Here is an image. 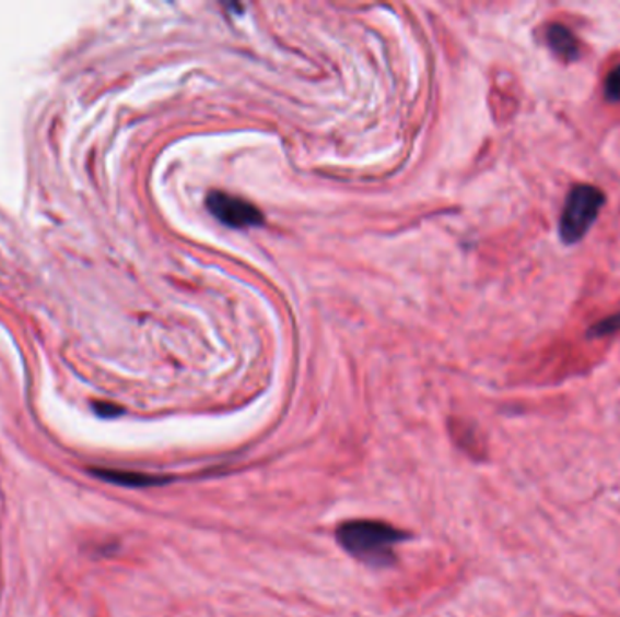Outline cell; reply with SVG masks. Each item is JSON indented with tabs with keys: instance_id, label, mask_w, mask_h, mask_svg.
<instances>
[{
	"instance_id": "8992f818",
	"label": "cell",
	"mask_w": 620,
	"mask_h": 617,
	"mask_svg": "<svg viewBox=\"0 0 620 617\" xmlns=\"http://www.w3.org/2000/svg\"><path fill=\"white\" fill-rule=\"evenodd\" d=\"M617 332H620V310L613 316L605 317L603 321L595 322L594 327H589L588 337L603 339Z\"/></svg>"
},
{
	"instance_id": "7a4b0ae2",
	"label": "cell",
	"mask_w": 620,
	"mask_h": 617,
	"mask_svg": "<svg viewBox=\"0 0 620 617\" xmlns=\"http://www.w3.org/2000/svg\"><path fill=\"white\" fill-rule=\"evenodd\" d=\"M605 205L606 194L597 187H573L559 217V238L562 244L572 247L583 241Z\"/></svg>"
},
{
	"instance_id": "ba28073f",
	"label": "cell",
	"mask_w": 620,
	"mask_h": 617,
	"mask_svg": "<svg viewBox=\"0 0 620 617\" xmlns=\"http://www.w3.org/2000/svg\"><path fill=\"white\" fill-rule=\"evenodd\" d=\"M96 412L102 417H113V415H120V410L113 404H96Z\"/></svg>"
},
{
	"instance_id": "277c9868",
	"label": "cell",
	"mask_w": 620,
	"mask_h": 617,
	"mask_svg": "<svg viewBox=\"0 0 620 617\" xmlns=\"http://www.w3.org/2000/svg\"><path fill=\"white\" fill-rule=\"evenodd\" d=\"M545 37H547L548 48H550L557 57H561L562 60H568V62H573V60L578 59L581 48H578L577 37L573 35L570 27L553 22V24L547 27Z\"/></svg>"
},
{
	"instance_id": "52a82bcc",
	"label": "cell",
	"mask_w": 620,
	"mask_h": 617,
	"mask_svg": "<svg viewBox=\"0 0 620 617\" xmlns=\"http://www.w3.org/2000/svg\"><path fill=\"white\" fill-rule=\"evenodd\" d=\"M605 98L608 102H620V63L611 69L605 80Z\"/></svg>"
},
{
	"instance_id": "5b68a950",
	"label": "cell",
	"mask_w": 620,
	"mask_h": 617,
	"mask_svg": "<svg viewBox=\"0 0 620 617\" xmlns=\"http://www.w3.org/2000/svg\"><path fill=\"white\" fill-rule=\"evenodd\" d=\"M91 473L98 476L101 480L122 487H151L160 486V484L167 482V478L143 475V473H137V471L102 470L101 467V470H91Z\"/></svg>"
},
{
	"instance_id": "3957f363",
	"label": "cell",
	"mask_w": 620,
	"mask_h": 617,
	"mask_svg": "<svg viewBox=\"0 0 620 617\" xmlns=\"http://www.w3.org/2000/svg\"><path fill=\"white\" fill-rule=\"evenodd\" d=\"M207 209L218 222L231 228L260 227L264 214L258 206L238 195L214 190L207 195Z\"/></svg>"
},
{
	"instance_id": "6da1fadb",
	"label": "cell",
	"mask_w": 620,
	"mask_h": 617,
	"mask_svg": "<svg viewBox=\"0 0 620 617\" xmlns=\"http://www.w3.org/2000/svg\"><path fill=\"white\" fill-rule=\"evenodd\" d=\"M338 542L352 558L371 567H388L396 561V545L407 534L377 520H350L338 527Z\"/></svg>"
}]
</instances>
